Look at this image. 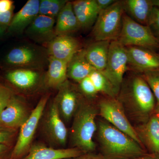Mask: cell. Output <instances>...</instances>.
<instances>
[{"instance_id":"8992f818","label":"cell","mask_w":159,"mask_h":159,"mask_svg":"<svg viewBox=\"0 0 159 159\" xmlns=\"http://www.w3.org/2000/svg\"><path fill=\"white\" fill-rule=\"evenodd\" d=\"M97 102L100 118L128 135L142 146L134 128L117 98L102 96L97 99Z\"/></svg>"},{"instance_id":"ac0fdd59","label":"cell","mask_w":159,"mask_h":159,"mask_svg":"<svg viewBox=\"0 0 159 159\" xmlns=\"http://www.w3.org/2000/svg\"><path fill=\"white\" fill-rule=\"evenodd\" d=\"M110 41H98L91 44L84 50L86 57L95 70H105L110 45Z\"/></svg>"},{"instance_id":"4dcf8cb0","label":"cell","mask_w":159,"mask_h":159,"mask_svg":"<svg viewBox=\"0 0 159 159\" xmlns=\"http://www.w3.org/2000/svg\"><path fill=\"white\" fill-rule=\"evenodd\" d=\"M12 96L9 89L0 84V112L6 107Z\"/></svg>"},{"instance_id":"f546056e","label":"cell","mask_w":159,"mask_h":159,"mask_svg":"<svg viewBox=\"0 0 159 159\" xmlns=\"http://www.w3.org/2000/svg\"><path fill=\"white\" fill-rule=\"evenodd\" d=\"M148 27L159 40V9L153 7L148 20Z\"/></svg>"},{"instance_id":"8d00e7d4","label":"cell","mask_w":159,"mask_h":159,"mask_svg":"<svg viewBox=\"0 0 159 159\" xmlns=\"http://www.w3.org/2000/svg\"><path fill=\"white\" fill-rule=\"evenodd\" d=\"M116 1L115 0H96L100 11L107 9Z\"/></svg>"},{"instance_id":"ffe728a7","label":"cell","mask_w":159,"mask_h":159,"mask_svg":"<svg viewBox=\"0 0 159 159\" xmlns=\"http://www.w3.org/2000/svg\"><path fill=\"white\" fill-rule=\"evenodd\" d=\"M94 70L95 69L86 57L85 51L80 50L69 62L67 75L73 80L79 83L83 79L89 76Z\"/></svg>"},{"instance_id":"836d02e7","label":"cell","mask_w":159,"mask_h":159,"mask_svg":"<svg viewBox=\"0 0 159 159\" xmlns=\"http://www.w3.org/2000/svg\"><path fill=\"white\" fill-rule=\"evenodd\" d=\"M11 154L9 145L0 144V159H10Z\"/></svg>"},{"instance_id":"603a6c76","label":"cell","mask_w":159,"mask_h":159,"mask_svg":"<svg viewBox=\"0 0 159 159\" xmlns=\"http://www.w3.org/2000/svg\"><path fill=\"white\" fill-rule=\"evenodd\" d=\"M6 77L13 85L20 89H27L35 85L39 76L34 71L20 69L9 72L6 75Z\"/></svg>"},{"instance_id":"7bdbcfd3","label":"cell","mask_w":159,"mask_h":159,"mask_svg":"<svg viewBox=\"0 0 159 159\" xmlns=\"http://www.w3.org/2000/svg\"><path fill=\"white\" fill-rule=\"evenodd\" d=\"M158 53V54L159 55V53Z\"/></svg>"},{"instance_id":"d4e9b609","label":"cell","mask_w":159,"mask_h":159,"mask_svg":"<svg viewBox=\"0 0 159 159\" xmlns=\"http://www.w3.org/2000/svg\"><path fill=\"white\" fill-rule=\"evenodd\" d=\"M54 23V18L39 15L31 23L28 30L31 34L46 36L52 33Z\"/></svg>"},{"instance_id":"b9f144b4","label":"cell","mask_w":159,"mask_h":159,"mask_svg":"<svg viewBox=\"0 0 159 159\" xmlns=\"http://www.w3.org/2000/svg\"><path fill=\"white\" fill-rule=\"evenodd\" d=\"M6 129H6V128H5V127H3V126H2V125H0V131L6 130Z\"/></svg>"},{"instance_id":"d6986e66","label":"cell","mask_w":159,"mask_h":159,"mask_svg":"<svg viewBox=\"0 0 159 159\" xmlns=\"http://www.w3.org/2000/svg\"><path fill=\"white\" fill-rule=\"evenodd\" d=\"M80 29L73 9V4L68 2L57 16L55 33L57 36L69 35Z\"/></svg>"},{"instance_id":"9c48e42d","label":"cell","mask_w":159,"mask_h":159,"mask_svg":"<svg viewBox=\"0 0 159 159\" xmlns=\"http://www.w3.org/2000/svg\"><path fill=\"white\" fill-rule=\"evenodd\" d=\"M128 57L129 69L132 72L142 74L146 71L159 69L157 53L140 47H126Z\"/></svg>"},{"instance_id":"4fadbf2b","label":"cell","mask_w":159,"mask_h":159,"mask_svg":"<svg viewBox=\"0 0 159 159\" xmlns=\"http://www.w3.org/2000/svg\"><path fill=\"white\" fill-rule=\"evenodd\" d=\"M45 119V129L49 139L56 145L65 146L67 140V129L61 118L54 100L47 113Z\"/></svg>"},{"instance_id":"277c9868","label":"cell","mask_w":159,"mask_h":159,"mask_svg":"<svg viewBox=\"0 0 159 159\" xmlns=\"http://www.w3.org/2000/svg\"><path fill=\"white\" fill-rule=\"evenodd\" d=\"M125 12L123 1H116L107 9L100 11L92 33L96 41L118 39Z\"/></svg>"},{"instance_id":"8fae6325","label":"cell","mask_w":159,"mask_h":159,"mask_svg":"<svg viewBox=\"0 0 159 159\" xmlns=\"http://www.w3.org/2000/svg\"><path fill=\"white\" fill-rule=\"evenodd\" d=\"M59 88V93L54 101L57 104L60 116L66 121L69 122L74 117L83 97L67 80Z\"/></svg>"},{"instance_id":"4316f807","label":"cell","mask_w":159,"mask_h":159,"mask_svg":"<svg viewBox=\"0 0 159 159\" xmlns=\"http://www.w3.org/2000/svg\"><path fill=\"white\" fill-rule=\"evenodd\" d=\"M67 1L63 0H42L40 1L39 14L55 18Z\"/></svg>"},{"instance_id":"f1b7e54d","label":"cell","mask_w":159,"mask_h":159,"mask_svg":"<svg viewBox=\"0 0 159 159\" xmlns=\"http://www.w3.org/2000/svg\"><path fill=\"white\" fill-rule=\"evenodd\" d=\"M79 83L80 90L87 97L88 99H96L99 93L89 76L83 79Z\"/></svg>"},{"instance_id":"60d3db41","label":"cell","mask_w":159,"mask_h":159,"mask_svg":"<svg viewBox=\"0 0 159 159\" xmlns=\"http://www.w3.org/2000/svg\"><path fill=\"white\" fill-rule=\"evenodd\" d=\"M4 30L3 28L0 26V35L3 34V32H4Z\"/></svg>"},{"instance_id":"83f0119b","label":"cell","mask_w":159,"mask_h":159,"mask_svg":"<svg viewBox=\"0 0 159 159\" xmlns=\"http://www.w3.org/2000/svg\"><path fill=\"white\" fill-rule=\"evenodd\" d=\"M140 74L150 87L157 102H159V69L146 71Z\"/></svg>"},{"instance_id":"e575fe53","label":"cell","mask_w":159,"mask_h":159,"mask_svg":"<svg viewBox=\"0 0 159 159\" xmlns=\"http://www.w3.org/2000/svg\"><path fill=\"white\" fill-rule=\"evenodd\" d=\"M13 2L10 0H0V11L6 12L12 9Z\"/></svg>"},{"instance_id":"74e56055","label":"cell","mask_w":159,"mask_h":159,"mask_svg":"<svg viewBox=\"0 0 159 159\" xmlns=\"http://www.w3.org/2000/svg\"><path fill=\"white\" fill-rule=\"evenodd\" d=\"M131 159H159V157L148 154L145 155L137 157Z\"/></svg>"},{"instance_id":"30bf717a","label":"cell","mask_w":159,"mask_h":159,"mask_svg":"<svg viewBox=\"0 0 159 159\" xmlns=\"http://www.w3.org/2000/svg\"><path fill=\"white\" fill-rule=\"evenodd\" d=\"M30 114L25 102L12 96L0 112V125L7 129L14 130L20 127Z\"/></svg>"},{"instance_id":"ab89813d","label":"cell","mask_w":159,"mask_h":159,"mask_svg":"<svg viewBox=\"0 0 159 159\" xmlns=\"http://www.w3.org/2000/svg\"><path fill=\"white\" fill-rule=\"evenodd\" d=\"M154 114H156L159 117V102H157Z\"/></svg>"},{"instance_id":"52a82bcc","label":"cell","mask_w":159,"mask_h":159,"mask_svg":"<svg viewBox=\"0 0 159 159\" xmlns=\"http://www.w3.org/2000/svg\"><path fill=\"white\" fill-rule=\"evenodd\" d=\"M49 97L48 95L42 97L29 118L20 127L17 142L11 151L10 159H23L28 154Z\"/></svg>"},{"instance_id":"7c38bea8","label":"cell","mask_w":159,"mask_h":159,"mask_svg":"<svg viewBox=\"0 0 159 159\" xmlns=\"http://www.w3.org/2000/svg\"><path fill=\"white\" fill-rule=\"evenodd\" d=\"M134 128L143 148L159 157V117L153 114L145 123Z\"/></svg>"},{"instance_id":"44dd1931","label":"cell","mask_w":159,"mask_h":159,"mask_svg":"<svg viewBox=\"0 0 159 159\" xmlns=\"http://www.w3.org/2000/svg\"><path fill=\"white\" fill-rule=\"evenodd\" d=\"M125 11L137 22L148 26V20L154 6L151 0H125L123 1Z\"/></svg>"},{"instance_id":"d590c367","label":"cell","mask_w":159,"mask_h":159,"mask_svg":"<svg viewBox=\"0 0 159 159\" xmlns=\"http://www.w3.org/2000/svg\"><path fill=\"white\" fill-rule=\"evenodd\" d=\"M66 159H104L102 156L99 153L96 154L94 152L90 153H85L76 157Z\"/></svg>"},{"instance_id":"1f68e13d","label":"cell","mask_w":159,"mask_h":159,"mask_svg":"<svg viewBox=\"0 0 159 159\" xmlns=\"http://www.w3.org/2000/svg\"><path fill=\"white\" fill-rule=\"evenodd\" d=\"M14 136V130L6 129L0 131V144L8 145Z\"/></svg>"},{"instance_id":"9a60e30c","label":"cell","mask_w":159,"mask_h":159,"mask_svg":"<svg viewBox=\"0 0 159 159\" xmlns=\"http://www.w3.org/2000/svg\"><path fill=\"white\" fill-rule=\"evenodd\" d=\"M84 153L77 148H54L42 144L31 145L28 154L23 159H66L76 157Z\"/></svg>"},{"instance_id":"2e32d148","label":"cell","mask_w":159,"mask_h":159,"mask_svg":"<svg viewBox=\"0 0 159 159\" xmlns=\"http://www.w3.org/2000/svg\"><path fill=\"white\" fill-rule=\"evenodd\" d=\"M72 4L80 29H88L94 25L100 12L96 0H78Z\"/></svg>"},{"instance_id":"5bb4252c","label":"cell","mask_w":159,"mask_h":159,"mask_svg":"<svg viewBox=\"0 0 159 159\" xmlns=\"http://www.w3.org/2000/svg\"><path fill=\"white\" fill-rule=\"evenodd\" d=\"M80 43L75 38L69 35H59L52 40L49 46L51 57L69 62L80 51Z\"/></svg>"},{"instance_id":"ba28073f","label":"cell","mask_w":159,"mask_h":159,"mask_svg":"<svg viewBox=\"0 0 159 159\" xmlns=\"http://www.w3.org/2000/svg\"><path fill=\"white\" fill-rule=\"evenodd\" d=\"M129 70L128 57L126 47L117 40L111 42L105 70L102 72L119 93L124 75Z\"/></svg>"},{"instance_id":"6da1fadb","label":"cell","mask_w":159,"mask_h":159,"mask_svg":"<svg viewBox=\"0 0 159 159\" xmlns=\"http://www.w3.org/2000/svg\"><path fill=\"white\" fill-rule=\"evenodd\" d=\"M116 98L134 127L145 123L154 113L156 99L141 74L131 72L124 77Z\"/></svg>"},{"instance_id":"d6a6232c","label":"cell","mask_w":159,"mask_h":159,"mask_svg":"<svg viewBox=\"0 0 159 159\" xmlns=\"http://www.w3.org/2000/svg\"><path fill=\"white\" fill-rule=\"evenodd\" d=\"M12 18V9L6 12L0 11V26L9 25Z\"/></svg>"},{"instance_id":"cb8c5ba5","label":"cell","mask_w":159,"mask_h":159,"mask_svg":"<svg viewBox=\"0 0 159 159\" xmlns=\"http://www.w3.org/2000/svg\"><path fill=\"white\" fill-rule=\"evenodd\" d=\"M89 76L99 94H102V96L116 98L118 91L102 72L95 70Z\"/></svg>"},{"instance_id":"7a4b0ae2","label":"cell","mask_w":159,"mask_h":159,"mask_svg":"<svg viewBox=\"0 0 159 159\" xmlns=\"http://www.w3.org/2000/svg\"><path fill=\"white\" fill-rule=\"evenodd\" d=\"M97 122L99 153L104 159H131L148 154L136 141L104 119L100 117Z\"/></svg>"},{"instance_id":"3957f363","label":"cell","mask_w":159,"mask_h":159,"mask_svg":"<svg viewBox=\"0 0 159 159\" xmlns=\"http://www.w3.org/2000/svg\"><path fill=\"white\" fill-rule=\"evenodd\" d=\"M98 116L97 100L83 98L73 117L70 134L73 147L84 153L94 152L97 148L93 137L97 132Z\"/></svg>"},{"instance_id":"484cf974","label":"cell","mask_w":159,"mask_h":159,"mask_svg":"<svg viewBox=\"0 0 159 159\" xmlns=\"http://www.w3.org/2000/svg\"><path fill=\"white\" fill-rule=\"evenodd\" d=\"M34 52L26 47L16 48L7 54L6 61L9 64L15 65H23L29 64L34 59Z\"/></svg>"},{"instance_id":"7402d4cb","label":"cell","mask_w":159,"mask_h":159,"mask_svg":"<svg viewBox=\"0 0 159 159\" xmlns=\"http://www.w3.org/2000/svg\"><path fill=\"white\" fill-rule=\"evenodd\" d=\"M68 63L50 56L46 83L49 87L59 88L66 81Z\"/></svg>"},{"instance_id":"f35d334b","label":"cell","mask_w":159,"mask_h":159,"mask_svg":"<svg viewBox=\"0 0 159 159\" xmlns=\"http://www.w3.org/2000/svg\"><path fill=\"white\" fill-rule=\"evenodd\" d=\"M151 1L154 7H157L159 9V0H151Z\"/></svg>"},{"instance_id":"e0dca14e","label":"cell","mask_w":159,"mask_h":159,"mask_svg":"<svg viewBox=\"0 0 159 159\" xmlns=\"http://www.w3.org/2000/svg\"><path fill=\"white\" fill-rule=\"evenodd\" d=\"M40 1L29 0L22 9L12 18L9 25V30L22 31L31 24L39 14Z\"/></svg>"},{"instance_id":"5b68a950","label":"cell","mask_w":159,"mask_h":159,"mask_svg":"<svg viewBox=\"0 0 159 159\" xmlns=\"http://www.w3.org/2000/svg\"><path fill=\"white\" fill-rule=\"evenodd\" d=\"M117 40L125 47H140L156 52L159 50V40L148 26L143 25L124 13L122 29Z\"/></svg>"}]
</instances>
